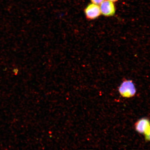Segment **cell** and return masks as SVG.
<instances>
[{
  "instance_id": "obj_1",
  "label": "cell",
  "mask_w": 150,
  "mask_h": 150,
  "mask_svg": "<svg viewBox=\"0 0 150 150\" xmlns=\"http://www.w3.org/2000/svg\"><path fill=\"white\" fill-rule=\"evenodd\" d=\"M120 94L125 98L134 97L136 93L134 84L132 81L125 80L121 84L119 89Z\"/></svg>"
},
{
  "instance_id": "obj_2",
  "label": "cell",
  "mask_w": 150,
  "mask_h": 150,
  "mask_svg": "<svg viewBox=\"0 0 150 150\" xmlns=\"http://www.w3.org/2000/svg\"><path fill=\"white\" fill-rule=\"evenodd\" d=\"M84 11L86 18L89 20L95 19L101 14L100 6L93 3L88 5Z\"/></svg>"
},
{
  "instance_id": "obj_3",
  "label": "cell",
  "mask_w": 150,
  "mask_h": 150,
  "mask_svg": "<svg viewBox=\"0 0 150 150\" xmlns=\"http://www.w3.org/2000/svg\"><path fill=\"white\" fill-rule=\"evenodd\" d=\"M100 5L101 14L103 16L110 17L115 14L116 9L113 2L110 0H104Z\"/></svg>"
},
{
  "instance_id": "obj_4",
  "label": "cell",
  "mask_w": 150,
  "mask_h": 150,
  "mask_svg": "<svg viewBox=\"0 0 150 150\" xmlns=\"http://www.w3.org/2000/svg\"><path fill=\"white\" fill-rule=\"evenodd\" d=\"M150 127L149 120L146 118H142L139 120L135 125L136 131L140 134H145Z\"/></svg>"
},
{
  "instance_id": "obj_5",
  "label": "cell",
  "mask_w": 150,
  "mask_h": 150,
  "mask_svg": "<svg viewBox=\"0 0 150 150\" xmlns=\"http://www.w3.org/2000/svg\"><path fill=\"white\" fill-rule=\"evenodd\" d=\"M145 135V139L147 141H150V127L144 134Z\"/></svg>"
},
{
  "instance_id": "obj_6",
  "label": "cell",
  "mask_w": 150,
  "mask_h": 150,
  "mask_svg": "<svg viewBox=\"0 0 150 150\" xmlns=\"http://www.w3.org/2000/svg\"><path fill=\"white\" fill-rule=\"evenodd\" d=\"M92 3L97 5H100L104 0H91Z\"/></svg>"
},
{
  "instance_id": "obj_7",
  "label": "cell",
  "mask_w": 150,
  "mask_h": 150,
  "mask_svg": "<svg viewBox=\"0 0 150 150\" xmlns=\"http://www.w3.org/2000/svg\"><path fill=\"white\" fill-rule=\"evenodd\" d=\"M110 1L113 2H115L117 1L118 0H110Z\"/></svg>"
}]
</instances>
